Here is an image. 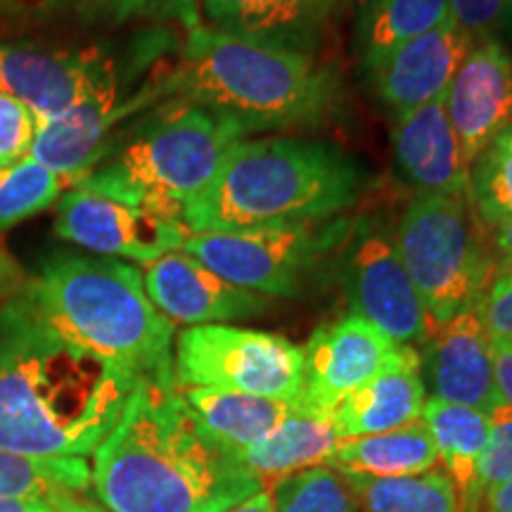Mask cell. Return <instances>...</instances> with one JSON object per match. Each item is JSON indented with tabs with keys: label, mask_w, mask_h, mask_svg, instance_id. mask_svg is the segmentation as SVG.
<instances>
[{
	"label": "cell",
	"mask_w": 512,
	"mask_h": 512,
	"mask_svg": "<svg viewBox=\"0 0 512 512\" xmlns=\"http://www.w3.org/2000/svg\"><path fill=\"white\" fill-rule=\"evenodd\" d=\"M420 373L432 399L491 415L501 406L491 339L475 306L448 323L420 351Z\"/></svg>",
	"instance_id": "9a60e30c"
},
{
	"label": "cell",
	"mask_w": 512,
	"mask_h": 512,
	"mask_svg": "<svg viewBox=\"0 0 512 512\" xmlns=\"http://www.w3.org/2000/svg\"><path fill=\"white\" fill-rule=\"evenodd\" d=\"M0 512H57V505L46 498L15 496L0 498Z\"/></svg>",
	"instance_id": "f35d334b"
},
{
	"label": "cell",
	"mask_w": 512,
	"mask_h": 512,
	"mask_svg": "<svg viewBox=\"0 0 512 512\" xmlns=\"http://www.w3.org/2000/svg\"><path fill=\"white\" fill-rule=\"evenodd\" d=\"M143 285L150 302L171 323H183L190 328L254 318L271 306L264 294L226 283L181 249L147 264Z\"/></svg>",
	"instance_id": "ac0fdd59"
},
{
	"label": "cell",
	"mask_w": 512,
	"mask_h": 512,
	"mask_svg": "<svg viewBox=\"0 0 512 512\" xmlns=\"http://www.w3.org/2000/svg\"><path fill=\"white\" fill-rule=\"evenodd\" d=\"M349 235L347 219L283 223L235 233H190L181 252L230 285L290 299L304 292V280L318 261Z\"/></svg>",
	"instance_id": "ba28073f"
},
{
	"label": "cell",
	"mask_w": 512,
	"mask_h": 512,
	"mask_svg": "<svg viewBox=\"0 0 512 512\" xmlns=\"http://www.w3.org/2000/svg\"><path fill=\"white\" fill-rule=\"evenodd\" d=\"M136 382L57 335L17 294L0 306V451L86 458L124 413Z\"/></svg>",
	"instance_id": "6da1fadb"
},
{
	"label": "cell",
	"mask_w": 512,
	"mask_h": 512,
	"mask_svg": "<svg viewBox=\"0 0 512 512\" xmlns=\"http://www.w3.org/2000/svg\"><path fill=\"white\" fill-rule=\"evenodd\" d=\"M36 119L22 102L0 95V169L29 157L34 143Z\"/></svg>",
	"instance_id": "d590c367"
},
{
	"label": "cell",
	"mask_w": 512,
	"mask_h": 512,
	"mask_svg": "<svg viewBox=\"0 0 512 512\" xmlns=\"http://www.w3.org/2000/svg\"><path fill=\"white\" fill-rule=\"evenodd\" d=\"M470 46L453 22L401 43L368 69L377 98L396 121L403 119L446 93Z\"/></svg>",
	"instance_id": "d6986e66"
},
{
	"label": "cell",
	"mask_w": 512,
	"mask_h": 512,
	"mask_svg": "<svg viewBox=\"0 0 512 512\" xmlns=\"http://www.w3.org/2000/svg\"><path fill=\"white\" fill-rule=\"evenodd\" d=\"M491 354H494L498 392H501L505 406L512 408V347L510 344L491 342Z\"/></svg>",
	"instance_id": "74e56055"
},
{
	"label": "cell",
	"mask_w": 512,
	"mask_h": 512,
	"mask_svg": "<svg viewBox=\"0 0 512 512\" xmlns=\"http://www.w3.org/2000/svg\"><path fill=\"white\" fill-rule=\"evenodd\" d=\"M91 484L86 458H50L0 451V498L36 496L46 501L76 496Z\"/></svg>",
	"instance_id": "f1b7e54d"
},
{
	"label": "cell",
	"mask_w": 512,
	"mask_h": 512,
	"mask_svg": "<svg viewBox=\"0 0 512 512\" xmlns=\"http://www.w3.org/2000/svg\"><path fill=\"white\" fill-rule=\"evenodd\" d=\"M93 453L91 484L107 512H228L264 489L209 439L176 387L138 382Z\"/></svg>",
	"instance_id": "7a4b0ae2"
},
{
	"label": "cell",
	"mask_w": 512,
	"mask_h": 512,
	"mask_svg": "<svg viewBox=\"0 0 512 512\" xmlns=\"http://www.w3.org/2000/svg\"><path fill=\"white\" fill-rule=\"evenodd\" d=\"M249 133L230 114L169 98L128 121L100 162L69 188L181 221L185 204L207 188L230 147Z\"/></svg>",
	"instance_id": "8992f818"
},
{
	"label": "cell",
	"mask_w": 512,
	"mask_h": 512,
	"mask_svg": "<svg viewBox=\"0 0 512 512\" xmlns=\"http://www.w3.org/2000/svg\"><path fill=\"white\" fill-rule=\"evenodd\" d=\"M491 432L482 458V494L503 486L512 479V408L501 406L489 415Z\"/></svg>",
	"instance_id": "e575fe53"
},
{
	"label": "cell",
	"mask_w": 512,
	"mask_h": 512,
	"mask_svg": "<svg viewBox=\"0 0 512 512\" xmlns=\"http://www.w3.org/2000/svg\"><path fill=\"white\" fill-rule=\"evenodd\" d=\"M394 157L403 178L418 192L467 195L470 166L446 114V93L396 121Z\"/></svg>",
	"instance_id": "ffe728a7"
},
{
	"label": "cell",
	"mask_w": 512,
	"mask_h": 512,
	"mask_svg": "<svg viewBox=\"0 0 512 512\" xmlns=\"http://www.w3.org/2000/svg\"><path fill=\"white\" fill-rule=\"evenodd\" d=\"M171 98L230 114L249 131L313 126L339 105V83L309 53L228 36L204 24L188 29L171 69Z\"/></svg>",
	"instance_id": "5b68a950"
},
{
	"label": "cell",
	"mask_w": 512,
	"mask_h": 512,
	"mask_svg": "<svg viewBox=\"0 0 512 512\" xmlns=\"http://www.w3.org/2000/svg\"><path fill=\"white\" fill-rule=\"evenodd\" d=\"M366 183L363 166L330 143L245 138L185 204L181 221L188 235L328 221L354 207Z\"/></svg>",
	"instance_id": "3957f363"
},
{
	"label": "cell",
	"mask_w": 512,
	"mask_h": 512,
	"mask_svg": "<svg viewBox=\"0 0 512 512\" xmlns=\"http://www.w3.org/2000/svg\"><path fill=\"white\" fill-rule=\"evenodd\" d=\"M228 512H275V510L271 503V494H268L266 489H261V491H256L254 496L245 498V501L238 503L233 510H228Z\"/></svg>",
	"instance_id": "b9f144b4"
},
{
	"label": "cell",
	"mask_w": 512,
	"mask_h": 512,
	"mask_svg": "<svg viewBox=\"0 0 512 512\" xmlns=\"http://www.w3.org/2000/svg\"><path fill=\"white\" fill-rule=\"evenodd\" d=\"M27 283V271L19 266V261L8 252V247L0 242V306L12 302L17 294H22Z\"/></svg>",
	"instance_id": "8d00e7d4"
},
{
	"label": "cell",
	"mask_w": 512,
	"mask_h": 512,
	"mask_svg": "<svg viewBox=\"0 0 512 512\" xmlns=\"http://www.w3.org/2000/svg\"><path fill=\"white\" fill-rule=\"evenodd\" d=\"M275 512H354L356 503L342 475L318 465L268 486Z\"/></svg>",
	"instance_id": "1f68e13d"
},
{
	"label": "cell",
	"mask_w": 512,
	"mask_h": 512,
	"mask_svg": "<svg viewBox=\"0 0 512 512\" xmlns=\"http://www.w3.org/2000/svg\"><path fill=\"white\" fill-rule=\"evenodd\" d=\"M363 512H458V494L444 470L408 477H342Z\"/></svg>",
	"instance_id": "83f0119b"
},
{
	"label": "cell",
	"mask_w": 512,
	"mask_h": 512,
	"mask_svg": "<svg viewBox=\"0 0 512 512\" xmlns=\"http://www.w3.org/2000/svg\"><path fill=\"white\" fill-rule=\"evenodd\" d=\"M373 3H375V0H354V5L358 8V15H361V12H366Z\"/></svg>",
	"instance_id": "f6af8a7d"
},
{
	"label": "cell",
	"mask_w": 512,
	"mask_h": 512,
	"mask_svg": "<svg viewBox=\"0 0 512 512\" xmlns=\"http://www.w3.org/2000/svg\"><path fill=\"white\" fill-rule=\"evenodd\" d=\"M510 131H512V119H510Z\"/></svg>",
	"instance_id": "7dc6e473"
},
{
	"label": "cell",
	"mask_w": 512,
	"mask_h": 512,
	"mask_svg": "<svg viewBox=\"0 0 512 512\" xmlns=\"http://www.w3.org/2000/svg\"><path fill=\"white\" fill-rule=\"evenodd\" d=\"M55 235L95 256H121L147 266L178 252L188 230L155 211L69 188L57 200Z\"/></svg>",
	"instance_id": "4fadbf2b"
},
{
	"label": "cell",
	"mask_w": 512,
	"mask_h": 512,
	"mask_svg": "<svg viewBox=\"0 0 512 512\" xmlns=\"http://www.w3.org/2000/svg\"><path fill=\"white\" fill-rule=\"evenodd\" d=\"M425 394L420 351L399 344L392 361L339 403L332 420L342 439L392 432L422 418Z\"/></svg>",
	"instance_id": "44dd1931"
},
{
	"label": "cell",
	"mask_w": 512,
	"mask_h": 512,
	"mask_svg": "<svg viewBox=\"0 0 512 512\" xmlns=\"http://www.w3.org/2000/svg\"><path fill=\"white\" fill-rule=\"evenodd\" d=\"M200 427L235 458L266 439L292 413L294 403L223 389H178Z\"/></svg>",
	"instance_id": "603a6c76"
},
{
	"label": "cell",
	"mask_w": 512,
	"mask_h": 512,
	"mask_svg": "<svg viewBox=\"0 0 512 512\" xmlns=\"http://www.w3.org/2000/svg\"><path fill=\"white\" fill-rule=\"evenodd\" d=\"M55 505H57V512H69V510H67V505L62 503V498H60V501H55Z\"/></svg>",
	"instance_id": "bcb514c9"
},
{
	"label": "cell",
	"mask_w": 512,
	"mask_h": 512,
	"mask_svg": "<svg viewBox=\"0 0 512 512\" xmlns=\"http://www.w3.org/2000/svg\"><path fill=\"white\" fill-rule=\"evenodd\" d=\"M446 114L467 166L510 128L512 53L501 41L472 43L446 88Z\"/></svg>",
	"instance_id": "2e32d148"
},
{
	"label": "cell",
	"mask_w": 512,
	"mask_h": 512,
	"mask_svg": "<svg viewBox=\"0 0 512 512\" xmlns=\"http://www.w3.org/2000/svg\"><path fill=\"white\" fill-rule=\"evenodd\" d=\"M62 503L67 505V510H69V512H107V510L95 508V505H91V503H83V501H79V498H76V496H67V498H62Z\"/></svg>",
	"instance_id": "7bdbcfd3"
},
{
	"label": "cell",
	"mask_w": 512,
	"mask_h": 512,
	"mask_svg": "<svg viewBox=\"0 0 512 512\" xmlns=\"http://www.w3.org/2000/svg\"><path fill=\"white\" fill-rule=\"evenodd\" d=\"M342 441L332 413H318L294 403L292 413L275 430L249 448L242 456L249 470L268 489L278 479L290 477L299 470L325 465Z\"/></svg>",
	"instance_id": "cb8c5ba5"
},
{
	"label": "cell",
	"mask_w": 512,
	"mask_h": 512,
	"mask_svg": "<svg viewBox=\"0 0 512 512\" xmlns=\"http://www.w3.org/2000/svg\"><path fill=\"white\" fill-rule=\"evenodd\" d=\"M342 280L351 313L366 318L392 342L418 349L439 330L387 235L377 230L349 235Z\"/></svg>",
	"instance_id": "7c38bea8"
},
{
	"label": "cell",
	"mask_w": 512,
	"mask_h": 512,
	"mask_svg": "<svg viewBox=\"0 0 512 512\" xmlns=\"http://www.w3.org/2000/svg\"><path fill=\"white\" fill-rule=\"evenodd\" d=\"M448 15L470 43L512 38V0H448Z\"/></svg>",
	"instance_id": "d6a6232c"
},
{
	"label": "cell",
	"mask_w": 512,
	"mask_h": 512,
	"mask_svg": "<svg viewBox=\"0 0 512 512\" xmlns=\"http://www.w3.org/2000/svg\"><path fill=\"white\" fill-rule=\"evenodd\" d=\"M482 512H512V479L486 494Z\"/></svg>",
	"instance_id": "60d3db41"
},
{
	"label": "cell",
	"mask_w": 512,
	"mask_h": 512,
	"mask_svg": "<svg viewBox=\"0 0 512 512\" xmlns=\"http://www.w3.org/2000/svg\"><path fill=\"white\" fill-rule=\"evenodd\" d=\"M169 98L171 69L166 74H155L138 88H133L131 79L112 83L64 112L62 117L38 124L29 157L72 185L100 162L128 121Z\"/></svg>",
	"instance_id": "8fae6325"
},
{
	"label": "cell",
	"mask_w": 512,
	"mask_h": 512,
	"mask_svg": "<svg viewBox=\"0 0 512 512\" xmlns=\"http://www.w3.org/2000/svg\"><path fill=\"white\" fill-rule=\"evenodd\" d=\"M64 178L48 166L24 157L22 162L0 169V230L22 223L48 209L62 197Z\"/></svg>",
	"instance_id": "4dcf8cb0"
},
{
	"label": "cell",
	"mask_w": 512,
	"mask_h": 512,
	"mask_svg": "<svg viewBox=\"0 0 512 512\" xmlns=\"http://www.w3.org/2000/svg\"><path fill=\"white\" fill-rule=\"evenodd\" d=\"M325 467L342 477H408L437 470L439 456L420 418L392 432L342 439Z\"/></svg>",
	"instance_id": "d4e9b609"
},
{
	"label": "cell",
	"mask_w": 512,
	"mask_h": 512,
	"mask_svg": "<svg viewBox=\"0 0 512 512\" xmlns=\"http://www.w3.org/2000/svg\"><path fill=\"white\" fill-rule=\"evenodd\" d=\"M475 309L482 318L491 342L512 347V264L496 261L494 273L486 283Z\"/></svg>",
	"instance_id": "836d02e7"
},
{
	"label": "cell",
	"mask_w": 512,
	"mask_h": 512,
	"mask_svg": "<svg viewBox=\"0 0 512 512\" xmlns=\"http://www.w3.org/2000/svg\"><path fill=\"white\" fill-rule=\"evenodd\" d=\"M451 22L448 0H375L358 15V50L363 69L373 67L389 50Z\"/></svg>",
	"instance_id": "4316f807"
},
{
	"label": "cell",
	"mask_w": 512,
	"mask_h": 512,
	"mask_svg": "<svg viewBox=\"0 0 512 512\" xmlns=\"http://www.w3.org/2000/svg\"><path fill=\"white\" fill-rule=\"evenodd\" d=\"M399 344L366 318L354 313L320 325L304 351V382L299 406L318 413H335L351 392L392 361Z\"/></svg>",
	"instance_id": "5bb4252c"
},
{
	"label": "cell",
	"mask_w": 512,
	"mask_h": 512,
	"mask_svg": "<svg viewBox=\"0 0 512 512\" xmlns=\"http://www.w3.org/2000/svg\"><path fill=\"white\" fill-rule=\"evenodd\" d=\"M422 420L430 427L439 463L458 494V512H482V458L489 444V415L475 408L427 399Z\"/></svg>",
	"instance_id": "7402d4cb"
},
{
	"label": "cell",
	"mask_w": 512,
	"mask_h": 512,
	"mask_svg": "<svg viewBox=\"0 0 512 512\" xmlns=\"http://www.w3.org/2000/svg\"><path fill=\"white\" fill-rule=\"evenodd\" d=\"M24 297L57 335L136 384L176 387V328L150 302L136 266L110 256L57 252L29 278Z\"/></svg>",
	"instance_id": "277c9868"
},
{
	"label": "cell",
	"mask_w": 512,
	"mask_h": 512,
	"mask_svg": "<svg viewBox=\"0 0 512 512\" xmlns=\"http://www.w3.org/2000/svg\"><path fill=\"white\" fill-rule=\"evenodd\" d=\"M489 242L498 261L512 264V221L498 223V226L489 228Z\"/></svg>",
	"instance_id": "ab89813d"
},
{
	"label": "cell",
	"mask_w": 512,
	"mask_h": 512,
	"mask_svg": "<svg viewBox=\"0 0 512 512\" xmlns=\"http://www.w3.org/2000/svg\"><path fill=\"white\" fill-rule=\"evenodd\" d=\"M335 3H337V0H313V5H316L320 15H325V12H330L332 5H335Z\"/></svg>",
	"instance_id": "ee69618b"
},
{
	"label": "cell",
	"mask_w": 512,
	"mask_h": 512,
	"mask_svg": "<svg viewBox=\"0 0 512 512\" xmlns=\"http://www.w3.org/2000/svg\"><path fill=\"white\" fill-rule=\"evenodd\" d=\"M176 389L209 387L297 403L304 351L290 339L228 323L195 325L176 337Z\"/></svg>",
	"instance_id": "9c48e42d"
},
{
	"label": "cell",
	"mask_w": 512,
	"mask_h": 512,
	"mask_svg": "<svg viewBox=\"0 0 512 512\" xmlns=\"http://www.w3.org/2000/svg\"><path fill=\"white\" fill-rule=\"evenodd\" d=\"M136 22H178L188 31L200 24L197 0H0V41Z\"/></svg>",
	"instance_id": "e0dca14e"
},
{
	"label": "cell",
	"mask_w": 512,
	"mask_h": 512,
	"mask_svg": "<svg viewBox=\"0 0 512 512\" xmlns=\"http://www.w3.org/2000/svg\"><path fill=\"white\" fill-rule=\"evenodd\" d=\"M394 245L437 328L477 304L498 261L467 195L418 192Z\"/></svg>",
	"instance_id": "52a82bcc"
},
{
	"label": "cell",
	"mask_w": 512,
	"mask_h": 512,
	"mask_svg": "<svg viewBox=\"0 0 512 512\" xmlns=\"http://www.w3.org/2000/svg\"><path fill=\"white\" fill-rule=\"evenodd\" d=\"M209 29L306 53L316 31L313 0H202Z\"/></svg>",
	"instance_id": "484cf974"
},
{
	"label": "cell",
	"mask_w": 512,
	"mask_h": 512,
	"mask_svg": "<svg viewBox=\"0 0 512 512\" xmlns=\"http://www.w3.org/2000/svg\"><path fill=\"white\" fill-rule=\"evenodd\" d=\"M467 197L486 228L512 221V131L505 128L470 164Z\"/></svg>",
	"instance_id": "f546056e"
},
{
	"label": "cell",
	"mask_w": 512,
	"mask_h": 512,
	"mask_svg": "<svg viewBox=\"0 0 512 512\" xmlns=\"http://www.w3.org/2000/svg\"><path fill=\"white\" fill-rule=\"evenodd\" d=\"M155 50L126 60L107 43L62 46L48 38L0 41V95L29 107L36 126L62 117L93 93L128 81Z\"/></svg>",
	"instance_id": "30bf717a"
}]
</instances>
